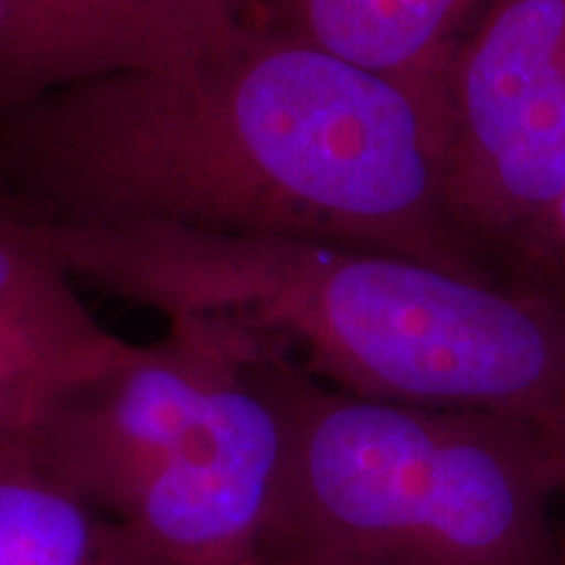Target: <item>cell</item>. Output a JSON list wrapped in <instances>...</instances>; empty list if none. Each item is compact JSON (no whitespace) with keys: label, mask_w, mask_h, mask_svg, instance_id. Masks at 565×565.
Instances as JSON below:
<instances>
[{"label":"cell","mask_w":565,"mask_h":565,"mask_svg":"<svg viewBox=\"0 0 565 565\" xmlns=\"http://www.w3.org/2000/svg\"><path fill=\"white\" fill-rule=\"evenodd\" d=\"M254 30L320 47L445 100L458 47L494 0H236Z\"/></svg>","instance_id":"8"},{"label":"cell","mask_w":565,"mask_h":565,"mask_svg":"<svg viewBox=\"0 0 565 565\" xmlns=\"http://www.w3.org/2000/svg\"><path fill=\"white\" fill-rule=\"evenodd\" d=\"M252 338L282 416L263 561L561 565L557 461L540 424L359 398Z\"/></svg>","instance_id":"3"},{"label":"cell","mask_w":565,"mask_h":565,"mask_svg":"<svg viewBox=\"0 0 565 565\" xmlns=\"http://www.w3.org/2000/svg\"><path fill=\"white\" fill-rule=\"evenodd\" d=\"M30 456L175 565H254L282 458V416L254 338L168 317L158 343L71 393Z\"/></svg>","instance_id":"4"},{"label":"cell","mask_w":565,"mask_h":565,"mask_svg":"<svg viewBox=\"0 0 565 565\" xmlns=\"http://www.w3.org/2000/svg\"><path fill=\"white\" fill-rule=\"evenodd\" d=\"M547 440L555 450L557 461V508H561V521H557V547H561V565H565V427L545 429Z\"/></svg>","instance_id":"11"},{"label":"cell","mask_w":565,"mask_h":565,"mask_svg":"<svg viewBox=\"0 0 565 565\" xmlns=\"http://www.w3.org/2000/svg\"><path fill=\"white\" fill-rule=\"evenodd\" d=\"M254 565H280V563H270V561H263V557H259V561Z\"/></svg>","instance_id":"12"},{"label":"cell","mask_w":565,"mask_h":565,"mask_svg":"<svg viewBox=\"0 0 565 565\" xmlns=\"http://www.w3.org/2000/svg\"><path fill=\"white\" fill-rule=\"evenodd\" d=\"M74 280L263 338L320 383L391 404L565 427V303L401 254L162 223H19Z\"/></svg>","instance_id":"2"},{"label":"cell","mask_w":565,"mask_h":565,"mask_svg":"<svg viewBox=\"0 0 565 565\" xmlns=\"http://www.w3.org/2000/svg\"><path fill=\"white\" fill-rule=\"evenodd\" d=\"M134 351L92 315L66 267L0 217V456L24 450L61 401Z\"/></svg>","instance_id":"7"},{"label":"cell","mask_w":565,"mask_h":565,"mask_svg":"<svg viewBox=\"0 0 565 565\" xmlns=\"http://www.w3.org/2000/svg\"><path fill=\"white\" fill-rule=\"evenodd\" d=\"M445 141L443 97L242 24L192 66L0 113V217L303 238L503 280L450 217Z\"/></svg>","instance_id":"1"},{"label":"cell","mask_w":565,"mask_h":565,"mask_svg":"<svg viewBox=\"0 0 565 565\" xmlns=\"http://www.w3.org/2000/svg\"><path fill=\"white\" fill-rule=\"evenodd\" d=\"M0 565H175L30 450L0 456Z\"/></svg>","instance_id":"9"},{"label":"cell","mask_w":565,"mask_h":565,"mask_svg":"<svg viewBox=\"0 0 565 565\" xmlns=\"http://www.w3.org/2000/svg\"><path fill=\"white\" fill-rule=\"evenodd\" d=\"M519 286L565 303V189L521 267Z\"/></svg>","instance_id":"10"},{"label":"cell","mask_w":565,"mask_h":565,"mask_svg":"<svg viewBox=\"0 0 565 565\" xmlns=\"http://www.w3.org/2000/svg\"><path fill=\"white\" fill-rule=\"evenodd\" d=\"M445 204L519 286L565 189V0H494L445 82Z\"/></svg>","instance_id":"5"},{"label":"cell","mask_w":565,"mask_h":565,"mask_svg":"<svg viewBox=\"0 0 565 565\" xmlns=\"http://www.w3.org/2000/svg\"><path fill=\"white\" fill-rule=\"evenodd\" d=\"M242 24L236 0H0V113L100 76L192 66Z\"/></svg>","instance_id":"6"}]
</instances>
